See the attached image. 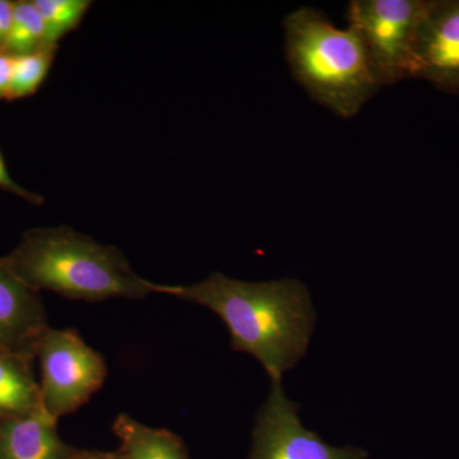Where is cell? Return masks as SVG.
Segmentation results:
<instances>
[{"mask_svg":"<svg viewBox=\"0 0 459 459\" xmlns=\"http://www.w3.org/2000/svg\"><path fill=\"white\" fill-rule=\"evenodd\" d=\"M57 48L59 47H42L33 53L13 56L8 100L30 98L38 92L49 74Z\"/></svg>","mask_w":459,"mask_h":459,"instance_id":"obj_13","label":"cell"},{"mask_svg":"<svg viewBox=\"0 0 459 459\" xmlns=\"http://www.w3.org/2000/svg\"><path fill=\"white\" fill-rule=\"evenodd\" d=\"M69 459H120L117 455H72Z\"/></svg>","mask_w":459,"mask_h":459,"instance_id":"obj_18","label":"cell"},{"mask_svg":"<svg viewBox=\"0 0 459 459\" xmlns=\"http://www.w3.org/2000/svg\"><path fill=\"white\" fill-rule=\"evenodd\" d=\"M285 56L296 82L316 104L351 119L380 89L360 36L327 14L300 7L283 21Z\"/></svg>","mask_w":459,"mask_h":459,"instance_id":"obj_3","label":"cell"},{"mask_svg":"<svg viewBox=\"0 0 459 459\" xmlns=\"http://www.w3.org/2000/svg\"><path fill=\"white\" fill-rule=\"evenodd\" d=\"M45 23V47H59L57 42L74 31L89 11V0H33Z\"/></svg>","mask_w":459,"mask_h":459,"instance_id":"obj_14","label":"cell"},{"mask_svg":"<svg viewBox=\"0 0 459 459\" xmlns=\"http://www.w3.org/2000/svg\"><path fill=\"white\" fill-rule=\"evenodd\" d=\"M413 78L459 95V0H427L416 36Z\"/></svg>","mask_w":459,"mask_h":459,"instance_id":"obj_7","label":"cell"},{"mask_svg":"<svg viewBox=\"0 0 459 459\" xmlns=\"http://www.w3.org/2000/svg\"><path fill=\"white\" fill-rule=\"evenodd\" d=\"M42 409L59 420L86 404L108 376L101 353L72 328H48L39 343Z\"/></svg>","mask_w":459,"mask_h":459,"instance_id":"obj_5","label":"cell"},{"mask_svg":"<svg viewBox=\"0 0 459 459\" xmlns=\"http://www.w3.org/2000/svg\"><path fill=\"white\" fill-rule=\"evenodd\" d=\"M427 0H352L347 22L360 36L380 87L413 78V53Z\"/></svg>","mask_w":459,"mask_h":459,"instance_id":"obj_4","label":"cell"},{"mask_svg":"<svg viewBox=\"0 0 459 459\" xmlns=\"http://www.w3.org/2000/svg\"><path fill=\"white\" fill-rule=\"evenodd\" d=\"M12 68H13V56L0 51V100L9 99Z\"/></svg>","mask_w":459,"mask_h":459,"instance_id":"obj_16","label":"cell"},{"mask_svg":"<svg viewBox=\"0 0 459 459\" xmlns=\"http://www.w3.org/2000/svg\"><path fill=\"white\" fill-rule=\"evenodd\" d=\"M49 327L40 292L0 262V351L36 360L39 343Z\"/></svg>","mask_w":459,"mask_h":459,"instance_id":"obj_8","label":"cell"},{"mask_svg":"<svg viewBox=\"0 0 459 459\" xmlns=\"http://www.w3.org/2000/svg\"><path fill=\"white\" fill-rule=\"evenodd\" d=\"M0 189L12 193V195H16L18 197L25 199V201L32 204H41L44 202V198L41 195L29 192V190L18 186L16 181L13 180V178L9 174L7 165H5L2 151H0Z\"/></svg>","mask_w":459,"mask_h":459,"instance_id":"obj_15","label":"cell"},{"mask_svg":"<svg viewBox=\"0 0 459 459\" xmlns=\"http://www.w3.org/2000/svg\"><path fill=\"white\" fill-rule=\"evenodd\" d=\"M45 47V23L35 2H14L13 21L0 51L25 56Z\"/></svg>","mask_w":459,"mask_h":459,"instance_id":"obj_12","label":"cell"},{"mask_svg":"<svg viewBox=\"0 0 459 459\" xmlns=\"http://www.w3.org/2000/svg\"><path fill=\"white\" fill-rule=\"evenodd\" d=\"M0 262L35 291L74 300H141L156 294L157 283L138 276L122 250L66 226L29 230Z\"/></svg>","mask_w":459,"mask_h":459,"instance_id":"obj_2","label":"cell"},{"mask_svg":"<svg viewBox=\"0 0 459 459\" xmlns=\"http://www.w3.org/2000/svg\"><path fill=\"white\" fill-rule=\"evenodd\" d=\"M14 2L0 0V47L7 39L13 21Z\"/></svg>","mask_w":459,"mask_h":459,"instance_id":"obj_17","label":"cell"},{"mask_svg":"<svg viewBox=\"0 0 459 459\" xmlns=\"http://www.w3.org/2000/svg\"><path fill=\"white\" fill-rule=\"evenodd\" d=\"M114 430L123 443L120 459H186L183 446L174 434L147 428L126 413L115 420Z\"/></svg>","mask_w":459,"mask_h":459,"instance_id":"obj_11","label":"cell"},{"mask_svg":"<svg viewBox=\"0 0 459 459\" xmlns=\"http://www.w3.org/2000/svg\"><path fill=\"white\" fill-rule=\"evenodd\" d=\"M57 420L44 410L0 421V459H69Z\"/></svg>","mask_w":459,"mask_h":459,"instance_id":"obj_9","label":"cell"},{"mask_svg":"<svg viewBox=\"0 0 459 459\" xmlns=\"http://www.w3.org/2000/svg\"><path fill=\"white\" fill-rule=\"evenodd\" d=\"M169 295L207 307L225 323L235 351L247 353L267 371L271 382L300 361L316 325V310L307 286L282 279L246 282L213 272L193 285H160Z\"/></svg>","mask_w":459,"mask_h":459,"instance_id":"obj_1","label":"cell"},{"mask_svg":"<svg viewBox=\"0 0 459 459\" xmlns=\"http://www.w3.org/2000/svg\"><path fill=\"white\" fill-rule=\"evenodd\" d=\"M33 362L35 359L0 351V421L44 410Z\"/></svg>","mask_w":459,"mask_h":459,"instance_id":"obj_10","label":"cell"},{"mask_svg":"<svg viewBox=\"0 0 459 459\" xmlns=\"http://www.w3.org/2000/svg\"><path fill=\"white\" fill-rule=\"evenodd\" d=\"M250 459H367L353 446L336 448L307 430L299 418V406L290 400L282 382H271L267 400L256 413Z\"/></svg>","mask_w":459,"mask_h":459,"instance_id":"obj_6","label":"cell"}]
</instances>
